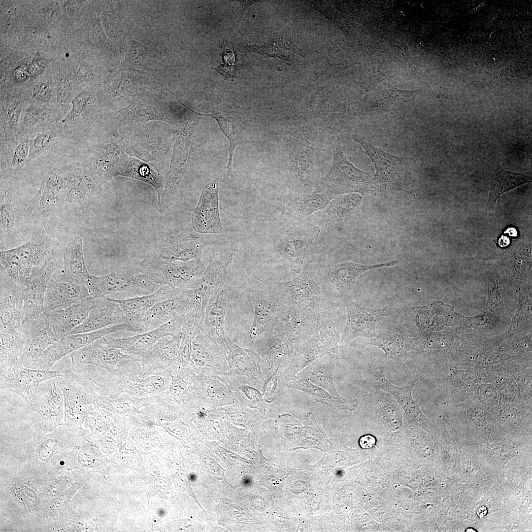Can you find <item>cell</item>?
Segmentation results:
<instances>
[{
	"label": "cell",
	"instance_id": "obj_7",
	"mask_svg": "<svg viewBox=\"0 0 532 532\" xmlns=\"http://www.w3.org/2000/svg\"><path fill=\"white\" fill-rule=\"evenodd\" d=\"M35 424L43 430L64 420V400L60 377L43 381L32 390L26 403Z\"/></svg>",
	"mask_w": 532,
	"mask_h": 532
},
{
	"label": "cell",
	"instance_id": "obj_38",
	"mask_svg": "<svg viewBox=\"0 0 532 532\" xmlns=\"http://www.w3.org/2000/svg\"><path fill=\"white\" fill-rule=\"evenodd\" d=\"M362 198L358 193H348L335 197L327 209L326 226L333 228L360 215Z\"/></svg>",
	"mask_w": 532,
	"mask_h": 532
},
{
	"label": "cell",
	"instance_id": "obj_29",
	"mask_svg": "<svg viewBox=\"0 0 532 532\" xmlns=\"http://www.w3.org/2000/svg\"><path fill=\"white\" fill-rule=\"evenodd\" d=\"M341 330V314L334 302L323 311L319 318V333L321 344L327 355L340 366L338 342Z\"/></svg>",
	"mask_w": 532,
	"mask_h": 532
},
{
	"label": "cell",
	"instance_id": "obj_20",
	"mask_svg": "<svg viewBox=\"0 0 532 532\" xmlns=\"http://www.w3.org/2000/svg\"><path fill=\"white\" fill-rule=\"evenodd\" d=\"M181 329V326L178 322L171 321L159 328L133 336L115 338L108 334L100 339L109 347L138 356L149 350L162 337L178 335Z\"/></svg>",
	"mask_w": 532,
	"mask_h": 532
},
{
	"label": "cell",
	"instance_id": "obj_58",
	"mask_svg": "<svg viewBox=\"0 0 532 532\" xmlns=\"http://www.w3.org/2000/svg\"><path fill=\"white\" fill-rule=\"evenodd\" d=\"M213 69L216 70L218 72H220L221 75H223L225 77L229 78L230 77H234L236 76L235 70L236 67L233 66H221L216 67H213Z\"/></svg>",
	"mask_w": 532,
	"mask_h": 532
},
{
	"label": "cell",
	"instance_id": "obj_31",
	"mask_svg": "<svg viewBox=\"0 0 532 532\" xmlns=\"http://www.w3.org/2000/svg\"><path fill=\"white\" fill-rule=\"evenodd\" d=\"M487 165L490 174L491 189L486 210L488 214H492L497 199L501 194L531 182L532 176L530 174L506 170L494 161H489Z\"/></svg>",
	"mask_w": 532,
	"mask_h": 532
},
{
	"label": "cell",
	"instance_id": "obj_17",
	"mask_svg": "<svg viewBox=\"0 0 532 532\" xmlns=\"http://www.w3.org/2000/svg\"><path fill=\"white\" fill-rule=\"evenodd\" d=\"M226 282L217 287L209 298L199 322L200 329L210 339L226 344L225 321L228 302V288Z\"/></svg>",
	"mask_w": 532,
	"mask_h": 532
},
{
	"label": "cell",
	"instance_id": "obj_36",
	"mask_svg": "<svg viewBox=\"0 0 532 532\" xmlns=\"http://www.w3.org/2000/svg\"><path fill=\"white\" fill-rule=\"evenodd\" d=\"M372 375L373 384L380 389L392 394L409 419L417 425H423L426 423V418L412 395L416 379L411 385L398 387L394 386L386 378L383 370L379 368L373 370Z\"/></svg>",
	"mask_w": 532,
	"mask_h": 532
},
{
	"label": "cell",
	"instance_id": "obj_42",
	"mask_svg": "<svg viewBox=\"0 0 532 532\" xmlns=\"http://www.w3.org/2000/svg\"><path fill=\"white\" fill-rule=\"evenodd\" d=\"M63 256L64 274L63 278L84 283L85 279L90 274L84 261L82 239L79 236H76L65 247Z\"/></svg>",
	"mask_w": 532,
	"mask_h": 532
},
{
	"label": "cell",
	"instance_id": "obj_15",
	"mask_svg": "<svg viewBox=\"0 0 532 532\" xmlns=\"http://www.w3.org/2000/svg\"><path fill=\"white\" fill-rule=\"evenodd\" d=\"M0 331L25 330L30 322L24 323L23 314V288L8 276L0 278Z\"/></svg>",
	"mask_w": 532,
	"mask_h": 532
},
{
	"label": "cell",
	"instance_id": "obj_61",
	"mask_svg": "<svg viewBox=\"0 0 532 532\" xmlns=\"http://www.w3.org/2000/svg\"><path fill=\"white\" fill-rule=\"evenodd\" d=\"M224 59L226 62L232 63L234 61V55L231 51H226L224 53Z\"/></svg>",
	"mask_w": 532,
	"mask_h": 532
},
{
	"label": "cell",
	"instance_id": "obj_13",
	"mask_svg": "<svg viewBox=\"0 0 532 532\" xmlns=\"http://www.w3.org/2000/svg\"><path fill=\"white\" fill-rule=\"evenodd\" d=\"M234 255L233 251L229 250L210 255L206 269L193 289L196 308L201 313L213 292L223 283L228 282L227 267Z\"/></svg>",
	"mask_w": 532,
	"mask_h": 532
},
{
	"label": "cell",
	"instance_id": "obj_9",
	"mask_svg": "<svg viewBox=\"0 0 532 532\" xmlns=\"http://www.w3.org/2000/svg\"><path fill=\"white\" fill-rule=\"evenodd\" d=\"M60 379L65 424L77 429L89 413L96 396L88 380L77 375L73 369H68Z\"/></svg>",
	"mask_w": 532,
	"mask_h": 532
},
{
	"label": "cell",
	"instance_id": "obj_30",
	"mask_svg": "<svg viewBox=\"0 0 532 532\" xmlns=\"http://www.w3.org/2000/svg\"><path fill=\"white\" fill-rule=\"evenodd\" d=\"M320 233L319 227H314L289 233L281 239L280 247L294 271L300 272L308 250Z\"/></svg>",
	"mask_w": 532,
	"mask_h": 532
},
{
	"label": "cell",
	"instance_id": "obj_50",
	"mask_svg": "<svg viewBox=\"0 0 532 532\" xmlns=\"http://www.w3.org/2000/svg\"><path fill=\"white\" fill-rule=\"evenodd\" d=\"M293 26V24H290L282 31L273 33V42L283 48L304 57L301 50L292 42L291 33Z\"/></svg>",
	"mask_w": 532,
	"mask_h": 532
},
{
	"label": "cell",
	"instance_id": "obj_26",
	"mask_svg": "<svg viewBox=\"0 0 532 532\" xmlns=\"http://www.w3.org/2000/svg\"><path fill=\"white\" fill-rule=\"evenodd\" d=\"M0 177L19 174L27 164L29 137L17 134L9 138L0 136Z\"/></svg>",
	"mask_w": 532,
	"mask_h": 532
},
{
	"label": "cell",
	"instance_id": "obj_14",
	"mask_svg": "<svg viewBox=\"0 0 532 532\" xmlns=\"http://www.w3.org/2000/svg\"><path fill=\"white\" fill-rule=\"evenodd\" d=\"M56 268L54 261H47L40 268L33 270L27 279L23 291L24 323L38 317L45 312L46 290Z\"/></svg>",
	"mask_w": 532,
	"mask_h": 532
},
{
	"label": "cell",
	"instance_id": "obj_47",
	"mask_svg": "<svg viewBox=\"0 0 532 532\" xmlns=\"http://www.w3.org/2000/svg\"><path fill=\"white\" fill-rule=\"evenodd\" d=\"M201 116H209L214 119L218 124V125L229 141V147L228 152L229 157L227 166V173L226 178L228 179L233 175V159L235 147L241 143V136L238 132L236 126L231 118H227L218 113H213L210 114H200Z\"/></svg>",
	"mask_w": 532,
	"mask_h": 532
},
{
	"label": "cell",
	"instance_id": "obj_22",
	"mask_svg": "<svg viewBox=\"0 0 532 532\" xmlns=\"http://www.w3.org/2000/svg\"><path fill=\"white\" fill-rule=\"evenodd\" d=\"M100 298L89 296L79 303L45 312L58 340L69 335L73 329L81 324L97 305Z\"/></svg>",
	"mask_w": 532,
	"mask_h": 532
},
{
	"label": "cell",
	"instance_id": "obj_19",
	"mask_svg": "<svg viewBox=\"0 0 532 532\" xmlns=\"http://www.w3.org/2000/svg\"><path fill=\"white\" fill-rule=\"evenodd\" d=\"M219 179L216 178L203 187L192 215L195 231L203 233H218L222 230L219 210Z\"/></svg>",
	"mask_w": 532,
	"mask_h": 532
},
{
	"label": "cell",
	"instance_id": "obj_48",
	"mask_svg": "<svg viewBox=\"0 0 532 532\" xmlns=\"http://www.w3.org/2000/svg\"><path fill=\"white\" fill-rule=\"evenodd\" d=\"M123 175L131 176L147 182L155 187L159 196V200L161 195V184L160 180L151 173L146 166L140 163L132 162L129 166L123 173Z\"/></svg>",
	"mask_w": 532,
	"mask_h": 532
},
{
	"label": "cell",
	"instance_id": "obj_37",
	"mask_svg": "<svg viewBox=\"0 0 532 532\" xmlns=\"http://www.w3.org/2000/svg\"><path fill=\"white\" fill-rule=\"evenodd\" d=\"M294 346V350L290 362L281 376V381L286 386L294 379L299 371L317 358L326 354L319 334Z\"/></svg>",
	"mask_w": 532,
	"mask_h": 532
},
{
	"label": "cell",
	"instance_id": "obj_16",
	"mask_svg": "<svg viewBox=\"0 0 532 532\" xmlns=\"http://www.w3.org/2000/svg\"><path fill=\"white\" fill-rule=\"evenodd\" d=\"M347 312L346 325L341 338L343 344L359 337H370L375 332L376 323L388 315L386 309H373L364 307L354 301L351 297L343 299Z\"/></svg>",
	"mask_w": 532,
	"mask_h": 532
},
{
	"label": "cell",
	"instance_id": "obj_18",
	"mask_svg": "<svg viewBox=\"0 0 532 532\" xmlns=\"http://www.w3.org/2000/svg\"><path fill=\"white\" fill-rule=\"evenodd\" d=\"M66 182L65 171L46 174L42 179L36 194L27 205L28 215L49 212L66 204Z\"/></svg>",
	"mask_w": 532,
	"mask_h": 532
},
{
	"label": "cell",
	"instance_id": "obj_43",
	"mask_svg": "<svg viewBox=\"0 0 532 532\" xmlns=\"http://www.w3.org/2000/svg\"><path fill=\"white\" fill-rule=\"evenodd\" d=\"M287 388H294L311 396L317 402H320L341 410H355L359 402L357 399L348 400L343 398H337L324 389L317 386L308 380L299 378L290 381Z\"/></svg>",
	"mask_w": 532,
	"mask_h": 532
},
{
	"label": "cell",
	"instance_id": "obj_11",
	"mask_svg": "<svg viewBox=\"0 0 532 532\" xmlns=\"http://www.w3.org/2000/svg\"><path fill=\"white\" fill-rule=\"evenodd\" d=\"M67 370L36 369L19 364L0 367V391L19 395L26 404L35 387L47 380L63 376Z\"/></svg>",
	"mask_w": 532,
	"mask_h": 532
},
{
	"label": "cell",
	"instance_id": "obj_39",
	"mask_svg": "<svg viewBox=\"0 0 532 532\" xmlns=\"http://www.w3.org/2000/svg\"><path fill=\"white\" fill-rule=\"evenodd\" d=\"M294 350V345L288 340L284 331L278 322L269 332L263 358L270 367L275 370L279 367H287Z\"/></svg>",
	"mask_w": 532,
	"mask_h": 532
},
{
	"label": "cell",
	"instance_id": "obj_60",
	"mask_svg": "<svg viewBox=\"0 0 532 532\" xmlns=\"http://www.w3.org/2000/svg\"><path fill=\"white\" fill-rule=\"evenodd\" d=\"M80 6V1L69 0L65 3L64 7L68 12H75L79 9Z\"/></svg>",
	"mask_w": 532,
	"mask_h": 532
},
{
	"label": "cell",
	"instance_id": "obj_53",
	"mask_svg": "<svg viewBox=\"0 0 532 532\" xmlns=\"http://www.w3.org/2000/svg\"><path fill=\"white\" fill-rule=\"evenodd\" d=\"M248 47L251 49V51H254L261 54L266 57L279 58L280 59L290 62V59L288 55H285L280 49L276 46L270 44H265L261 45H251Z\"/></svg>",
	"mask_w": 532,
	"mask_h": 532
},
{
	"label": "cell",
	"instance_id": "obj_40",
	"mask_svg": "<svg viewBox=\"0 0 532 532\" xmlns=\"http://www.w3.org/2000/svg\"><path fill=\"white\" fill-rule=\"evenodd\" d=\"M335 366L337 365L334 361L325 354L299 371L294 379H306L332 395L340 398L342 397L337 393L333 382V372Z\"/></svg>",
	"mask_w": 532,
	"mask_h": 532
},
{
	"label": "cell",
	"instance_id": "obj_46",
	"mask_svg": "<svg viewBox=\"0 0 532 532\" xmlns=\"http://www.w3.org/2000/svg\"><path fill=\"white\" fill-rule=\"evenodd\" d=\"M23 113L22 100L9 98L3 103L0 113V136L9 138L18 134Z\"/></svg>",
	"mask_w": 532,
	"mask_h": 532
},
{
	"label": "cell",
	"instance_id": "obj_44",
	"mask_svg": "<svg viewBox=\"0 0 532 532\" xmlns=\"http://www.w3.org/2000/svg\"><path fill=\"white\" fill-rule=\"evenodd\" d=\"M334 198L325 193L305 192L293 195L289 200L287 212L292 216L302 218L326 207Z\"/></svg>",
	"mask_w": 532,
	"mask_h": 532
},
{
	"label": "cell",
	"instance_id": "obj_5",
	"mask_svg": "<svg viewBox=\"0 0 532 532\" xmlns=\"http://www.w3.org/2000/svg\"><path fill=\"white\" fill-rule=\"evenodd\" d=\"M139 268L155 283L176 291L193 289L204 272L200 258L185 262L151 259L142 262Z\"/></svg>",
	"mask_w": 532,
	"mask_h": 532
},
{
	"label": "cell",
	"instance_id": "obj_28",
	"mask_svg": "<svg viewBox=\"0 0 532 532\" xmlns=\"http://www.w3.org/2000/svg\"><path fill=\"white\" fill-rule=\"evenodd\" d=\"M319 318L303 313L295 307H288L278 322L288 341L294 345L319 334Z\"/></svg>",
	"mask_w": 532,
	"mask_h": 532
},
{
	"label": "cell",
	"instance_id": "obj_35",
	"mask_svg": "<svg viewBox=\"0 0 532 532\" xmlns=\"http://www.w3.org/2000/svg\"><path fill=\"white\" fill-rule=\"evenodd\" d=\"M65 203L81 204L96 196L101 186L88 169L76 168L66 172Z\"/></svg>",
	"mask_w": 532,
	"mask_h": 532
},
{
	"label": "cell",
	"instance_id": "obj_54",
	"mask_svg": "<svg viewBox=\"0 0 532 532\" xmlns=\"http://www.w3.org/2000/svg\"><path fill=\"white\" fill-rule=\"evenodd\" d=\"M165 381L160 376H153L143 380L140 383L141 389L147 393H157L164 388Z\"/></svg>",
	"mask_w": 532,
	"mask_h": 532
},
{
	"label": "cell",
	"instance_id": "obj_57",
	"mask_svg": "<svg viewBox=\"0 0 532 532\" xmlns=\"http://www.w3.org/2000/svg\"><path fill=\"white\" fill-rule=\"evenodd\" d=\"M45 13L47 18L54 22H59L62 18V14L60 9L55 6H48Z\"/></svg>",
	"mask_w": 532,
	"mask_h": 532
},
{
	"label": "cell",
	"instance_id": "obj_27",
	"mask_svg": "<svg viewBox=\"0 0 532 532\" xmlns=\"http://www.w3.org/2000/svg\"><path fill=\"white\" fill-rule=\"evenodd\" d=\"M125 322L126 317L115 299L105 296L100 298L87 318L73 329L70 334L95 331Z\"/></svg>",
	"mask_w": 532,
	"mask_h": 532
},
{
	"label": "cell",
	"instance_id": "obj_52",
	"mask_svg": "<svg viewBox=\"0 0 532 532\" xmlns=\"http://www.w3.org/2000/svg\"><path fill=\"white\" fill-rule=\"evenodd\" d=\"M75 96L70 83L65 79L60 80L56 89V101L60 106H65L71 102Z\"/></svg>",
	"mask_w": 532,
	"mask_h": 532
},
{
	"label": "cell",
	"instance_id": "obj_56",
	"mask_svg": "<svg viewBox=\"0 0 532 532\" xmlns=\"http://www.w3.org/2000/svg\"><path fill=\"white\" fill-rule=\"evenodd\" d=\"M376 438L371 434H365L360 437L359 440V446L363 449H370L375 446Z\"/></svg>",
	"mask_w": 532,
	"mask_h": 532
},
{
	"label": "cell",
	"instance_id": "obj_55",
	"mask_svg": "<svg viewBox=\"0 0 532 532\" xmlns=\"http://www.w3.org/2000/svg\"><path fill=\"white\" fill-rule=\"evenodd\" d=\"M277 371L275 370L270 378L265 383L264 386V399L268 403L274 401L276 398V388L277 385Z\"/></svg>",
	"mask_w": 532,
	"mask_h": 532
},
{
	"label": "cell",
	"instance_id": "obj_45",
	"mask_svg": "<svg viewBox=\"0 0 532 532\" xmlns=\"http://www.w3.org/2000/svg\"><path fill=\"white\" fill-rule=\"evenodd\" d=\"M29 137V153L27 163L62 140L66 139L58 122L41 130Z\"/></svg>",
	"mask_w": 532,
	"mask_h": 532
},
{
	"label": "cell",
	"instance_id": "obj_4",
	"mask_svg": "<svg viewBox=\"0 0 532 532\" xmlns=\"http://www.w3.org/2000/svg\"><path fill=\"white\" fill-rule=\"evenodd\" d=\"M268 281L279 293L288 307H295L306 314L319 317L323 311L334 302L329 293L317 284L306 267L291 280Z\"/></svg>",
	"mask_w": 532,
	"mask_h": 532
},
{
	"label": "cell",
	"instance_id": "obj_24",
	"mask_svg": "<svg viewBox=\"0 0 532 532\" xmlns=\"http://www.w3.org/2000/svg\"><path fill=\"white\" fill-rule=\"evenodd\" d=\"M85 284L67 280H50L46 290L44 307L45 312L66 307L79 303L89 297Z\"/></svg>",
	"mask_w": 532,
	"mask_h": 532
},
{
	"label": "cell",
	"instance_id": "obj_8",
	"mask_svg": "<svg viewBox=\"0 0 532 532\" xmlns=\"http://www.w3.org/2000/svg\"><path fill=\"white\" fill-rule=\"evenodd\" d=\"M254 313L249 332L251 343L262 333L269 332L287 312L279 293L268 280L254 277Z\"/></svg>",
	"mask_w": 532,
	"mask_h": 532
},
{
	"label": "cell",
	"instance_id": "obj_10",
	"mask_svg": "<svg viewBox=\"0 0 532 532\" xmlns=\"http://www.w3.org/2000/svg\"><path fill=\"white\" fill-rule=\"evenodd\" d=\"M196 303L193 289L175 291L171 297L157 303L147 311L141 322V333L171 321L188 319L196 311Z\"/></svg>",
	"mask_w": 532,
	"mask_h": 532
},
{
	"label": "cell",
	"instance_id": "obj_34",
	"mask_svg": "<svg viewBox=\"0 0 532 532\" xmlns=\"http://www.w3.org/2000/svg\"><path fill=\"white\" fill-rule=\"evenodd\" d=\"M203 239L192 234L167 237L159 259L166 262L188 261L200 258L204 247Z\"/></svg>",
	"mask_w": 532,
	"mask_h": 532
},
{
	"label": "cell",
	"instance_id": "obj_3",
	"mask_svg": "<svg viewBox=\"0 0 532 532\" xmlns=\"http://www.w3.org/2000/svg\"><path fill=\"white\" fill-rule=\"evenodd\" d=\"M353 139L364 148L375 166L374 183L379 191L382 188L412 192L414 183L412 174V158L393 155L360 136L353 134Z\"/></svg>",
	"mask_w": 532,
	"mask_h": 532
},
{
	"label": "cell",
	"instance_id": "obj_51",
	"mask_svg": "<svg viewBox=\"0 0 532 532\" xmlns=\"http://www.w3.org/2000/svg\"><path fill=\"white\" fill-rule=\"evenodd\" d=\"M32 99L33 105L44 106L43 104L48 102L52 97V89L48 82H39L35 85L32 91Z\"/></svg>",
	"mask_w": 532,
	"mask_h": 532
},
{
	"label": "cell",
	"instance_id": "obj_33",
	"mask_svg": "<svg viewBox=\"0 0 532 532\" xmlns=\"http://www.w3.org/2000/svg\"><path fill=\"white\" fill-rule=\"evenodd\" d=\"M399 261L392 260L374 265H364L353 262L341 263L331 267L328 275L342 299L351 297L355 282L363 273L375 268L394 266Z\"/></svg>",
	"mask_w": 532,
	"mask_h": 532
},
{
	"label": "cell",
	"instance_id": "obj_21",
	"mask_svg": "<svg viewBox=\"0 0 532 532\" xmlns=\"http://www.w3.org/2000/svg\"><path fill=\"white\" fill-rule=\"evenodd\" d=\"M30 322L19 364L33 369L41 354L58 340L48 322L45 312Z\"/></svg>",
	"mask_w": 532,
	"mask_h": 532
},
{
	"label": "cell",
	"instance_id": "obj_49",
	"mask_svg": "<svg viewBox=\"0 0 532 532\" xmlns=\"http://www.w3.org/2000/svg\"><path fill=\"white\" fill-rule=\"evenodd\" d=\"M399 336L383 334L377 337L370 341V344L377 346L382 348L387 354H396L401 349Z\"/></svg>",
	"mask_w": 532,
	"mask_h": 532
},
{
	"label": "cell",
	"instance_id": "obj_23",
	"mask_svg": "<svg viewBox=\"0 0 532 532\" xmlns=\"http://www.w3.org/2000/svg\"><path fill=\"white\" fill-rule=\"evenodd\" d=\"M176 291L167 285H161L155 292L134 298L115 299L126 317L131 332L141 333V322L147 311L157 303L171 297Z\"/></svg>",
	"mask_w": 532,
	"mask_h": 532
},
{
	"label": "cell",
	"instance_id": "obj_32",
	"mask_svg": "<svg viewBox=\"0 0 532 532\" xmlns=\"http://www.w3.org/2000/svg\"><path fill=\"white\" fill-rule=\"evenodd\" d=\"M0 191L1 228L5 232L12 233L28 215L27 205L4 177H0Z\"/></svg>",
	"mask_w": 532,
	"mask_h": 532
},
{
	"label": "cell",
	"instance_id": "obj_41",
	"mask_svg": "<svg viewBox=\"0 0 532 532\" xmlns=\"http://www.w3.org/2000/svg\"><path fill=\"white\" fill-rule=\"evenodd\" d=\"M62 120L59 114L53 109L30 104L23 111L18 134L30 136Z\"/></svg>",
	"mask_w": 532,
	"mask_h": 532
},
{
	"label": "cell",
	"instance_id": "obj_12",
	"mask_svg": "<svg viewBox=\"0 0 532 532\" xmlns=\"http://www.w3.org/2000/svg\"><path fill=\"white\" fill-rule=\"evenodd\" d=\"M131 331L125 323L90 332L71 334L57 340L40 356L33 369L49 370L57 361L67 354L92 344L104 336L119 331Z\"/></svg>",
	"mask_w": 532,
	"mask_h": 532
},
{
	"label": "cell",
	"instance_id": "obj_59",
	"mask_svg": "<svg viewBox=\"0 0 532 532\" xmlns=\"http://www.w3.org/2000/svg\"><path fill=\"white\" fill-rule=\"evenodd\" d=\"M185 390V385L181 381L176 380L172 383L170 391L173 395L180 396Z\"/></svg>",
	"mask_w": 532,
	"mask_h": 532
},
{
	"label": "cell",
	"instance_id": "obj_25",
	"mask_svg": "<svg viewBox=\"0 0 532 532\" xmlns=\"http://www.w3.org/2000/svg\"><path fill=\"white\" fill-rule=\"evenodd\" d=\"M69 355L70 369L73 370L86 364H92L112 370L121 360L128 356L122 353L120 349L108 346L99 338Z\"/></svg>",
	"mask_w": 532,
	"mask_h": 532
},
{
	"label": "cell",
	"instance_id": "obj_62",
	"mask_svg": "<svg viewBox=\"0 0 532 532\" xmlns=\"http://www.w3.org/2000/svg\"><path fill=\"white\" fill-rule=\"evenodd\" d=\"M243 483L245 485H248V484L249 483V479H244L243 480Z\"/></svg>",
	"mask_w": 532,
	"mask_h": 532
},
{
	"label": "cell",
	"instance_id": "obj_2",
	"mask_svg": "<svg viewBox=\"0 0 532 532\" xmlns=\"http://www.w3.org/2000/svg\"><path fill=\"white\" fill-rule=\"evenodd\" d=\"M332 149L333 162L331 169L318 183L321 193H327L333 198L353 193L375 196L379 194L371 174L358 168L346 158L339 137L333 142Z\"/></svg>",
	"mask_w": 532,
	"mask_h": 532
},
{
	"label": "cell",
	"instance_id": "obj_63",
	"mask_svg": "<svg viewBox=\"0 0 532 532\" xmlns=\"http://www.w3.org/2000/svg\"><path fill=\"white\" fill-rule=\"evenodd\" d=\"M190 478L192 481H193V480H195L196 476L195 475H194V474H191L190 475Z\"/></svg>",
	"mask_w": 532,
	"mask_h": 532
},
{
	"label": "cell",
	"instance_id": "obj_6",
	"mask_svg": "<svg viewBox=\"0 0 532 532\" xmlns=\"http://www.w3.org/2000/svg\"><path fill=\"white\" fill-rule=\"evenodd\" d=\"M89 296L102 298L121 292L143 296L156 292L160 285L155 283L139 268L122 269L106 275L89 274L84 280Z\"/></svg>",
	"mask_w": 532,
	"mask_h": 532
},
{
	"label": "cell",
	"instance_id": "obj_1",
	"mask_svg": "<svg viewBox=\"0 0 532 532\" xmlns=\"http://www.w3.org/2000/svg\"><path fill=\"white\" fill-rule=\"evenodd\" d=\"M57 244L45 225L32 234L30 240L17 247L0 251L1 266L17 284L24 287L32 271L52 260Z\"/></svg>",
	"mask_w": 532,
	"mask_h": 532
}]
</instances>
